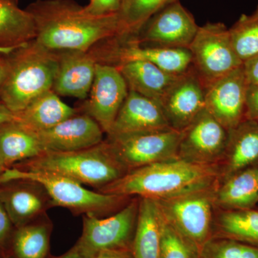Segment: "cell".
Returning <instances> with one entry per match:
<instances>
[{
  "label": "cell",
  "instance_id": "cell-28",
  "mask_svg": "<svg viewBox=\"0 0 258 258\" xmlns=\"http://www.w3.org/2000/svg\"><path fill=\"white\" fill-rule=\"evenodd\" d=\"M214 231L215 234L213 235L258 247V211L219 210L215 213Z\"/></svg>",
  "mask_w": 258,
  "mask_h": 258
},
{
  "label": "cell",
  "instance_id": "cell-30",
  "mask_svg": "<svg viewBox=\"0 0 258 258\" xmlns=\"http://www.w3.org/2000/svg\"><path fill=\"white\" fill-rule=\"evenodd\" d=\"M229 31L234 50L242 63L258 55V5L250 15H241Z\"/></svg>",
  "mask_w": 258,
  "mask_h": 258
},
{
  "label": "cell",
  "instance_id": "cell-5",
  "mask_svg": "<svg viewBox=\"0 0 258 258\" xmlns=\"http://www.w3.org/2000/svg\"><path fill=\"white\" fill-rule=\"evenodd\" d=\"M36 181L46 190L53 207L68 209L75 215L106 217L124 207L130 197L108 195L86 189L71 178L44 171L8 168L0 175V184L14 180Z\"/></svg>",
  "mask_w": 258,
  "mask_h": 258
},
{
  "label": "cell",
  "instance_id": "cell-3",
  "mask_svg": "<svg viewBox=\"0 0 258 258\" xmlns=\"http://www.w3.org/2000/svg\"><path fill=\"white\" fill-rule=\"evenodd\" d=\"M6 72L0 85V101L16 114L34 99L53 87L59 55L39 45L27 42L6 55Z\"/></svg>",
  "mask_w": 258,
  "mask_h": 258
},
{
  "label": "cell",
  "instance_id": "cell-32",
  "mask_svg": "<svg viewBox=\"0 0 258 258\" xmlns=\"http://www.w3.org/2000/svg\"><path fill=\"white\" fill-rule=\"evenodd\" d=\"M162 218L160 258H200L198 246L185 238L163 216Z\"/></svg>",
  "mask_w": 258,
  "mask_h": 258
},
{
  "label": "cell",
  "instance_id": "cell-22",
  "mask_svg": "<svg viewBox=\"0 0 258 258\" xmlns=\"http://www.w3.org/2000/svg\"><path fill=\"white\" fill-rule=\"evenodd\" d=\"M115 67L124 78L129 91L157 102L179 77L147 61H128Z\"/></svg>",
  "mask_w": 258,
  "mask_h": 258
},
{
  "label": "cell",
  "instance_id": "cell-38",
  "mask_svg": "<svg viewBox=\"0 0 258 258\" xmlns=\"http://www.w3.org/2000/svg\"><path fill=\"white\" fill-rule=\"evenodd\" d=\"M52 258H93V256L91 255L87 251L85 250L77 242L76 245L68 251L66 253L58 256V257Z\"/></svg>",
  "mask_w": 258,
  "mask_h": 258
},
{
  "label": "cell",
  "instance_id": "cell-42",
  "mask_svg": "<svg viewBox=\"0 0 258 258\" xmlns=\"http://www.w3.org/2000/svg\"><path fill=\"white\" fill-rule=\"evenodd\" d=\"M0 258H10L6 250L0 249Z\"/></svg>",
  "mask_w": 258,
  "mask_h": 258
},
{
  "label": "cell",
  "instance_id": "cell-18",
  "mask_svg": "<svg viewBox=\"0 0 258 258\" xmlns=\"http://www.w3.org/2000/svg\"><path fill=\"white\" fill-rule=\"evenodd\" d=\"M58 55V69L52 91L58 96L86 99L94 81L98 62L96 57L91 50H64Z\"/></svg>",
  "mask_w": 258,
  "mask_h": 258
},
{
  "label": "cell",
  "instance_id": "cell-44",
  "mask_svg": "<svg viewBox=\"0 0 258 258\" xmlns=\"http://www.w3.org/2000/svg\"><path fill=\"white\" fill-rule=\"evenodd\" d=\"M122 3H123V2H122Z\"/></svg>",
  "mask_w": 258,
  "mask_h": 258
},
{
  "label": "cell",
  "instance_id": "cell-6",
  "mask_svg": "<svg viewBox=\"0 0 258 258\" xmlns=\"http://www.w3.org/2000/svg\"><path fill=\"white\" fill-rule=\"evenodd\" d=\"M215 188L155 200L164 220L200 249L213 236Z\"/></svg>",
  "mask_w": 258,
  "mask_h": 258
},
{
  "label": "cell",
  "instance_id": "cell-19",
  "mask_svg": "<svg viewBox=\"0 0 258 258\" xmlns=\"http://www.w3.org/2000/svg\"><path fill=\"white\" fill-rule=\"evenodd\" d=\"M171 128L157 101L129 91L107 136Z\"/></svg>",
  "mask_w": 258,
  "mask_h": 258
},
{
  "label": "cell",
  "instance_id": "cell-23",
  "mask_svg": "<svg viewBox=\"0 0 258 258\" xmlns=\"http://www.w3.org/2000/svg\"><path fill=\"white\" fill-rule=\"evenodd\" d=\"M45 152L36 132L16 120L0 124V158L7 169Z\"/></svg>",
  "mask_w": 258,
  "mask_h": 258
},
{
  "label": "cell",
  "instance_id": "cell-26",
  "mask_svg": "<svg viewBox=\"0 0 258 258\" xmlns=\"http://www.w3.org/2000/svg\"><path fill=\"white\" fill-rule=\"evenodd\" d=\"M52 224L47 215L15 227L7 248L10 258H46Z\"/></svg>",
  "mask_w": 258,
  "mask_h": 258
},
{
  "label": "cell",
  "instance_id": "cell-21",
  "mask_svg": "<svg viewBox=\"0 0 258 258\" xmlns=\"http://www.w3.org/2000/svg\"><path fill=\"white\" fill-rule=\"evenodd\" d=\"M214 197L218 210H252L258 203V165L239 171L217 183Z\"/></svg>",
  "mask_w": 258,
  "mask_h": 258
},
{
  "label": "cell",
  "instance_id": "cell-20",
  "mask_svg": "<svg viewBox=\"0 0 258 258\" xmlns=\"http://www.w3.org/2000/svg\"><path fill=\"white\" fill-rule=\"evenodd\" d=\"M258 165V122L245 118L228 131L225 152L217 164L218 183L239 171Z\"/></svg>",
  "mask_w": 258,
  "mask_h": 258
},
{
  "label": "cell",
  "instance_id": "cell-17",
  "mask_svg": "<svg viewBox=\"0 0 258 258\" xmlns=\"http://www.w3.org/2000/svg\"><path fill=\"white\" fill-rule=\"evenodd\" d=\"M46 152L82 150L103 142L101 125L88 114L75 115L47 130L37 132Z\"/></svg>",
  "mask_w": 258,
  "mask_h": 258
},
{
  "label": "cell",
  "instance_id": "cell-1",
  "mask_svg": "<svg viewBox=\"0 0 258 258\" xmlns=\"http://www.w3.org/2000/svg\"><path fill=\"white\" fill-rule=\"evenodd\" d=\"M27 10L36 25L35 41L50 50L88 52L123 37L118 13L94 16L72 0H37Z\"/></svg>",
  "mask_w": 258,
  "mask_h": 258
},
{
  "label": "cell",
  "instance_id": "cell-4",
  "mask_svg": "<svg viewBox=\"0 0 258 258\" xmlns=\"http://www.w3.org/2000/svg\"><path fill=\"white\" fill-rule=\"evenodd\" d=\"M12 167L20 170L55 173L97 190L113 182L127 171L113 157L106 141L74 152H46ZM11 168V167H10Z\"/></svg>",
  "mask_w": 258,
  "mask_h": 258
},
{
  "label": "cell",
  "instance_id": "cell-31",
  "mask_svg": "<svg viewBox=\"0 0 258 258\" xmlns=\"http://www.w3.org/2000/svg\"><path fill=\"white\" fill-rule=\"evenodd\" d=\"M200 258H258V247L213 235L200 248Z\"/></svg>",
  "mask_w": 258,
  "mask_h": 258
},
{
  "label": "cell",
  "instance_id": "cell-34",
  "mask_svg": "<svg viewBox=\"0 0 258 258\" xmlns=\"http://www.w3.org/2000/svg\"><path fill=\"white\" fill-rule=\"evenodd\" d=\"M14 230L15 226L0 201V249L7 250Z\"/></svg>",
  "mask_w": 258,
  "mask_h": 258
},
{
  "label": "cell",
  "instance_id": "cell-41",
  "mask_svg": "<svg viewBox=\"0 0 258 258\" xmlns=\"http://www.w3.org/2000/svg\"><path fill=\"white\" fill-rule=\"evenodd\" d=\"M20 46H21V45H20ZM20 46L13 47H0V55H8V54H10V52H13V51L15 50V49L18 48V47Z\"/></svg>",
  "mask_w": 258,
  "mask_h": 258
},
{
  "label": "cell",
  "instance_id": "cell-40",
  "mask_svg": "<svg viewBox=\"0 0 258 258\" xmlns=\"http://www.w3.org/2000/svg\"><path fill=\"white\" fill-rule=\"evenodd\" d=\"M7 55H0V85L4 79L7 69Z\"/></svg>",
  "mask_w": 258,
  "mask_h": 258
},
{
  "label": "cell",
  "instance_id": "cell-2",
  "mask_svg": "<svg viewBox=\"0 0 258 258\" xmlns=\"http://www.w3.org/2000/svg\"><path fill=\"white\" fill-rule=\"evenodd\" d=\"M219 176L217 164L200 165L176 158L129 171L97 191L130 198L168 200L215 187Z\"/></svg>",
  "mask_w": 258,
  "mask_h": 258
},
{
  "label": "cell",
  "instance_id": "cell-14",
  "mask_svg": "<svg viewBox=\"0 0 258 258\" xmlns=\"http://www.w3.org/2000/svg\"><path fill=\"white\" fill-rule=\"evenodd\" d=\"M128 88L119 70L97 62L96 74L83 111L108 134L128 94Z\"/></svg>",
  "mask_w": 258,
  "mask_h": 258
},
{
  "label": "cell",
  "instance_id": "cell-7",
  "mask_svg": "<svg viewBox=\"0 0 258 258\" xmlns=\"http://www.w3.org/2000/svg\"><path fill=\"white\" fill-rule=\"evenodd\" d=\"M181 132L169 128L107 136L106 142L120 165L128 171L178 158Z\"/></svg>",
  "mask_w": 258,
  "mask_h": 258
},
{
  "label": "cell",
  "instance_id": "cell-25",
  "mask_svg": "<svg viewBox=\"0 0 258 258\" xmlns=\"http://www.w3.org/2000/svg\"><path fill=\"white\" fill-rule=\"evenodd\" d=\"M162 220L155 200L140 198L138 220L132 245L134 258H160Z\"/></svg>",
  "mask_w": 258,
  "mask_h": 258
},
{
  "label": "cell",
  "instance_id": "cell-9",
  "mask_svg": "<svg viewBox=\"0 0 258 258\" xmlns=\"http://www.w3.org/2000/svg\"><path fill=\"white\" fill-rule=\"evenodd\" d=\"M140 198L131 199L124 207L106 217L83 215V233L78 243L94 257L101 251L132 249Z\"/></svg>",
  "mask_w": 258,
  "mask_h": 258
},
{
  "label": "cell",
  "instance_id": "cell-35",
  "mask_svg": "<svg viewBox=\"0 0 258 258\" xmlns=\"http://www.w3.org/2000/svg\"><path fill=\"white\" fill-rule=\"evenodd\" d=\"M245 118L258 122V86H249L246 103Z\"/></svg>",
  "mask_w": 258,
  "mask_h": 258
},
{
  "label": "cell",
  "instance_id": "cell-8",
  "mask_svg": "<svg viewBox=\"0 0 258 258\" xmlns=\"http://www.w3.org/2000/svg\"><path fill=\"white\" fill-rule=\"evenodd\" d=\"M188 49L193 69L205 87L243 64L234 50L229 28L222 23L199 27Z\"/></svg>",
  "mask_w": 258,
  "mask_h": 258
},
{
  "label": "cell",
  "instance_id": "cell-13",
  "mask_svg": "<svg viewBox=\"0 0 258 258\" xmlns=\"http://www.w3.org/2000/svg\"><path fill=\"white\" fill-rule=\"evenodd\" d=\"M249 86L243 64L205 86V108L227 131L245 119Z\"/></svg>",
  "mask_w": 258,
  "mask_h": 258
},
{
  "label": "cell",
  "instance_id": "cell-10",
  "mask_svg": "<svg viewBox=\"0 0 258 258\" xmlns=\"http://www.w3.org/2000/svg\"><path fill=\"white\" fill-rule=\"evenodd\" d=\"M98 52L92 50L98 63L118 66L132 60L152 62L169 74L179 76L192 68V56L188 48L140 45L132 39L115 37L106 40Z\"/></svg>",
  "mask_w": 258,
  "mask_h": 258
},
{
  "label": "cell",
  "instance_id": "cell-37",
  "mask_svg": "<svg viewBox=\"0 0 258 258\" xmlns=\"http://www.w3.org/2000/svg\"><path fill=\"white\" fill-rule=\"evenodd\" d=\"M93 258H134V256L132 249H120L101 251Z\"/></svg>",
  "mask_w": 258,
  "mask_h": 258
},
{
  "label": "cell",
  "instance_id": "cell-11",
  "mask_svg": "<svg viewBox=\"0 0 258 258\" xmlns=\"http://www.w3.org/2000/svg\"><path fill=\"white\" fill-rule=\"evenodd\" d=\"M199 27L193 15L177 0L158 12L131 39L140 45L188 48Z\"/></svg>",
  "mask_w": 258,
  "mask_h": 258
},
{
  "label": "cell",
  "instance_id": "cell-39",
  "mask_svg": "<svg viewBox=\"0 0 258 258\" xmlns=\"http://www.w3.org/2000/svg\"><path fill=\"white\" fill-rule=\"evenodd\" d=\"M16 120V115L10 111L6 106L0 101V124L6 122Z\"/></svg>",
  "mask_w": 258,
  "mask_h": 258
},
{
  "label": "cell",
  "instance_id": "cell-29",
  "mask_svg": "<svg viewBox=\"0 0 258 258\" xmlns=\"http://www.w3.org/2000/svg\"><path fill=\"white\" fill-rule=\"evenodd\" d=\"M177 0H123L118 14L123 37H134L158 12Z\"/></svg>",
  "mask_w": 258,
  "mask_h": 258
},
{
  "label": "cell",
  "instance_id": "cell-36",
  "mask_svg": "<svg viewBox=\"0 0 258 258\" xmlns=\"http://www.w3.org/2000/svg\"><path fill=\"white\" fill-rule=\"evenodd\" d=\"M249 86H258V55L243 63Z\"/></svg>",
  "mask_w": 258,
  "mask_h": 258
},
{
  "label": "cell",
  "instance_id": "cell-24",
  "mask_svg": "<svg viewBox=\"0 0 258 258\" xmlns=\"http://www.w3.org/2000/svg\"><path fill=\"white\" fill-rule=\"evenodd\" d=\"M77 114L52 90L42 93L16 113V120L34 132L47 130Z\"/></svg>",
  "mask_w": 258,
  "mask_h": 258
},
{
  "label": "cell",
  "instance_id": "cell-33",
  "mask_svg": "<svg viewBox=\"0 0 258 258\" xmlns=\"http://www.w3.org/2000/svg\"><path fill=\"white\" fill-rule=\"evenodd\" d=\"M123 0H89L85 11L94 16L115 14L120 12Z\"/></svg>",
  "mask_w": 258,
  "mask_h": 258
},
{
  "label": "cell",
  "instance_id": "cell-12",
  "mask_svg": "<svg viewBox=\"0 0 258 258\" xmlns=\"http://www.w3.org/2000/svg\"><path fill=\"white\" fill-rule=\"evenodd\" d=\"M227 138L228 131L205 108L181 132L178 158L200 165H215L221 160Z\"/></svg>",
  "mask_w": 258,
  "mask_h": 258
},
{
  "label": "cell",
  "instance_id": "cell-43",
  "mask_svg": "<svg viewBox=\"0 0 258 258\" xmlns=\"http://www.w3.org/2000/svg\"><path fill=\"white\" fill-rule=\"evenodd\" d=\"M7 167L5 166V164H3V161H2L1 158H0V175L3 174V173L6 171Z\"/></svg>",
  "mask_w": 258,
  "mask_h": 258
},
{
  "label": "cell",
  "instance_id": "cell-27",
  "mask_svg": "<svg viewBox=\"0 0 258 258\" xmlns=\"http://www.w3.org/2000/svg\"><path fill=\"white\" fill-rule=\"evenodd\" d=\"M36 25L28 10L17 0H0V47H18L35 40Z\"/></svg>",
  "mask_w": 258,
  "mask_h": 258
},
{
  "label": "cell",
  "instance_id": "cell-16",
  "mask_svg": "<svg viewBox=\"0 0 258 258\" xmlns=\"http://www.w3.org/2000/svg\"><path fill=\"white\" fill-rule=\"evenodd\" d=\"M0 201L15 227L35 221L53 207L46 190L31 180H14L0 184Z\"/></svg>",
  "mask_w": 258,
  "mask_h": 258
},
{
  "label": "cell",
  "instance_id": "cell-15",
  "mask_svg": "<svg viewBox=\"0 0 258 258\" xmlns=\"http://www.w3.org/2000/svg\"><path fill=\"white\" fill-rule=\"evenodd\" d=\"M171 128L182 132L205 109V87L193 68L180 75L158 102Z\"/></svg>",
  "mask_w": 258,
  "mask_h": 258
}]
</instances>
